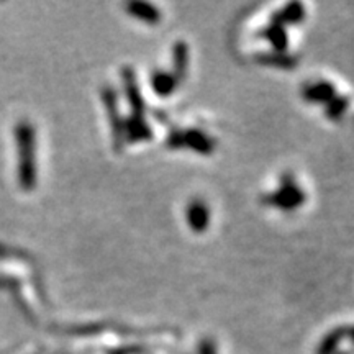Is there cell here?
Returning a JSON list of instances; mask_svg holds the SVG:
<instances>
[{"mask_svg":"<svg viewBox=\"0 0 354 354\" xmlns=\"http://www.w3.org/2000/svg\"><path fill=\"white\" fill-rule=\"evenodd\" d=\"M335 88L330 84H320V86L312 88V97L317 100H328L333 97Z\"/></svg>","mask_w":354,"mask_h":354,"instance_id":"obj_1","label":"cell"}]
</instances>
